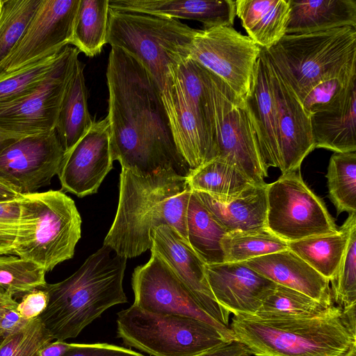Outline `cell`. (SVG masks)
Returning a JSON list of instances; mask_svg holds the SVG:
<instances>
[{
	"label": "cell",
	"mask_w": 356,
	"mask_h": 356,
	"mask_svg": "<svg viewBox=\"0 0 356 356\" xmlns=\"http://www.w3.org/2000/svg\"><path fill=\"white\" fill-rule=\"evenodd\" d=\"M108 61L113 160L141 177L161 170L186 177L191 169L176 147L160 92L147 70L117 47H111Z\"/></svg>",
	"instance_id": "cell-1"
},
{
	"label": "cell",
	"mask_w": 356,
	"mask_h": 356,
	"mask_svg": "<svg viewBox=\"0 0 356 356\" xmlns=\"http://www.w3.org/2000/svg\"><path fill=\"white\" fill-rule=\"evenodd\" d=\"M191 191L186 177L174 171L141 177L122 168L118 209L103 245L127 259L135 257L151 248V233L162 225L174 227L187 240Z\"/></svg>",
	"instance_id": "cell-2"
},
{
	"label": "cell",
	"mask_w": 356,
	"mask_h": 356,
	"mask_svg": "<svg viewBox=\"0 0 356 356\" xmlns=\"http://www.w3.org/2000/svg\"><path fill=\"white\" fill-rule=\"evenodd\" d=\"M126 263L103 245L71 276L41 289L48 302L39 317L53 339L75 338L106 309L127 302L122 286Z\"/></svg>",
	"instance_id": "cell-3"
},
{
	"label": "cell",
	"mask_w": 356,
	"mask_h": 356,
	"mask_svg": "<svg viewBox=\"0 0 356 356\" xmlns=\"http://www.w3.org/2000/svg\"><path fill=\"white\" fill-rule=\"evenodd\" d=\"M229 328L234 339L255 356H342L356 345L339 308L314 318L268 319L234 315Z\"/></svg>",
	"instance_id": "cell-4"
},
{
	"label": "cell",
	"mask_w": 356,
	"mask_h": 356,
	"mask_svg": "<svg viewBox=\"0 0 356 356\" xmlns=\"http://www.w3.org/2000/svg\"><path fill=\"white\" fill-rule=\"evenodd\" d=\"M196 31L179 19L109 8L106 44L140 60L156 83L168 113L170 69L189 57Z\"/></svg>",
	"instance_id": "cell-5"
},
{
	"label": "cell",
	"mask_w": 356,
	"mask_h": 356,
	"mask_svg": "<svg viewBox=\"0 0 356 356\" xmlns=\"http://www.w3.org/2000/svg\"><path fill=\"white\" fill-rule=\"evenodd\" d=\"M264 49L300 102L323 80L356 75V29L351 26L286 34Z\"/></svg>",
	"instance_id": "cell-6"
},
{
	"label": "cell",
	"mask_w": 356,
	"mask_h": 356,
	"mask_svg": "<svg viewBox=\"0 0 356 356\" xmlns=\"http://www.w3.org/2000/svg\"><path fill=\"white\" fill-rule=\"evenodd\" d=\"M20 217L13 254L45 272L73 257L81 234V218L74 200L62 191L21 195Z\"/></svg>",
	"instance_id": "cell-7"
},
{
	"label": "cell",
	"mask_w": 356,
	"mask_h": 356,
	"mask_svg": "<svg viewBox=\"0 0 356 356\" xmlns=\"http://www.w3.org/2000/svg\"><path fill=\"white\" fill-rule=\"evenodd\" d=\"M170 72L167 115L176 147L193 170L218 156L209 73L190 57L172 66Z\"/></svg>",
	"instance_id": "cell-8"
},
{
	"label": "cell",
	"mask_w": 356,
	"mask_h": 356,
	"mask_svg": "<svg viewBox=\"0 0 356 356\" xmlns=\"http://www.w3.org/2000/svg\"><path fill=\"white\" fill-rule=\"evenodd\" d=\"M117 337L152 356H195L230 341L200 320L151 313L134 305L118 313Z\"/></svg>",
	"instance_id": "cell-9"
},
{
	"label": "cell",
	"mask_w": 356,
	"mask_h": 356,
	"mask_svg": "<svg viewBox=\"0 0 356 356\" xmlns=\"http://www.w3.org/2000/svg\"><path fill=\"white\" fill-rule=\"evenodd\" d=\"M266 227L289 242L337 231L324 202L304 182L300 170L267 184Z\"/></svg>",
	"instance_id": "cell-10"
},
{
	"label": "cell",
	"mask_w": 356,
	"mask_h": 356,
	"mask_svg": "<svg viewBox=\"0 0 356 356\" xmlns=\"http://www.w3.org/2000/svg\"><path fill=\"white\" fill-rule=\"evenodd\" d=\"M216 130L217 157L227 160L257 184H264L263 163L256 134L245 102L209 72Z\"/></svg>",
	"instance_id": "cell-11"
},
{
	"label": "cell",
	"mask_w": 356,
	"mask_h": 356,
	"mask_svg": "<svg viewBox=\"0 0 356 356\" xmlns=\"http://www.w3.org/2000/svg\"><path fill=\"white\" fill-rule=\"evenodd\" d=\"M79 51L65 47L51 72L30 92L0 102V128L29 136L55 130L63 95Z\"/></svg>",
	"instance_id": "cell-12"
},
{
	"label": "cell",
	"mask_w": 356,
	"mask_h": 356,
	"mask_svg": "<svg viewBox=\"0 0 356 356\" xmlns=\"http://www.w3.org/2000/svg\"><path fill=\"white\" fill-rule=\"evenodd\" d=\"M261 48L229 26L197 30L189 57L220 78L245 102Z\"/></svg>",
	"instance_id": "cell-13"
},
{
	"label": "cell",
	"mask_w": 356,
	"mask_h": 356,
	"mask_svg": "<svg viewBox=\"0 0 356 356\" xmlns=\"http://www.w3.org/2000/svg\"><path fill=\"white\" fill-rule=\"evenodd\" d=\"M131 285L133 305L138 307L157 314L200 320L216 327L227 341L235 340L229 327L218 323L200 306L189 289L156 253L151 252L149 261L135 268Z\"/></svg>",
	"instance_id": "cell-14"
},
{
	"label": "cell",
	"mask_w": 356,
	"mask_h": 356,
	"mask_svg": "<svg viewBox=\"0 0 356 356\" xmlns=\"http://www.w3.org/2000/svg\"><path fill=\"white\" fill-rule=\"evenodd\" d=\"M79 2L42 0L22 36L0 64V74L56 54L70 45Z\"/></svg>",
	"instance_id": "cell-15"
},
{
	"label": "cell",
	"mask_w": 356,
	"mask_h": 356,
	"mask_svg": "<svg viewBox=\"0 0 356 356\" xmlns=\"http://www.w3.org/2000/svg\"><path fill=\"white\" fill-rule=\"evenodd\" d=\"M64 155L55 130L22 137L0 153V181L21 195L35 193L58 175Z\"/></svg>",
	"instance_id": "cell-16"
},
{
	"label": "cell",
	"mask_w": 356,
	"mask_h": 356,
	"mask_svg": "<svg viewBox=\"0 0 356 356\" xmlns=\"http://www.w3.org/2000/svg\"><path fill=\"white\" fill-rule=\"evenodd\" d=\"M107 117L93 122L87 134L62 161L58 176L62 191L79 197L96 193L113 168Z\"/></svg>",
	"instance_id": "cell-17"
},
{
	"label": "cell",
	"mask_w": 356,
	"mask_h": 356,
	"mask_svg": "<svg viewBox=\"0 0 356 356\" xmlns=\"http://www.w3.org/2000/svg\"><path fill=\"white\" fill-rule=\"evenodd\" d=\"M150 236L151 252L156 253L168 264L209 315L229 327L230 314L215 300L207 280L206 264L187 240L168 225L156 227Z\"/></svg>",
	"instance_id": "cell-18"
},
{
	"label": "cell",
	"mask_w": 356,
	"mask_h": 356,
	"mask_svg": "<svg viewBox=\"0 0 356 356\" xmlns=\"http://www.w3.org/2000/svg\"><path fill=\"white\" fill-rule=\"evenodd\" d=\"M266 59L277 107L280 170L284 175L300 170L305 158L315 149L311 115L267 56Z\"/></svg>",
	"instance_id": "cell-19"
},
{
	"label": "cell",
	"mask_w": 356,
	"mask_h": 356,
	"mask_svg": "<svg viewBox=\"0 0 356 356\" xmlns=\"http://www.w3.org/2000/svg\"><path fill=\"white\" fill-rule=\"evenodd\" d=\"M205 274L216 302L234 315H255L277 285L244 262L205 264Z\"/></svg>",
	"instance_id": "cell-20"
},
{
	"label": "cell",
	"mask_w": 356,
	"mask_h": 356,
	"mask_svg": "<svg viewBox=\"0 0 356 356\" xmlns=\"http://www.w3.org/2000/svg\"><path fill=\"white\" fill-rule=\"evenodd\" d=\"M245 105L257 138L266 168L280 167L276 97L265 51L261 48Z\"/></svg>",
	"instance_id": "cell-21"
},
{
	"label": "cell",
	"mask_w": 356,
	"mask_h": 356,
	"mask_svg": "<svg viewBox=\"0 0 356 356\" xmlns=\"http://www.w3.org/2000/svg\"><path fill=\"white\" fill-rule=\"evenodd\" d=\"M243 262L277 284L301 292L327 305H334L330 282L289 249Z\"/></svg>",
	"instance_id": "cell-22"
},
{
	"label": "cell",
	"mask_w": 356,
	"mask_h": 356,
	"mask_svg": "<svg viewBox=\"0 0 356 356\" xmlns=\"http://www.w3.org/2000/svg\"><path fill=\"white\" fill-rule=\"evenodd\" d=\"M108 5L114 10L197 20L203 29L232 27L236 17L232 0H108Z\"/></svg>",
	"instance_id": "cell-23"
},
{
	"label": "cell",
	"mask_w": 356,
	"mask_h": 356,
	"mask_svg": "<svg viewBox=\"0 0 356 356\" xmlns=\"http://www.w3.org/2000/svg\"><path fill=\"white\" fill-rule=\"evenodd\" d=\"M315 148L356 152V79L332 103L311 113Z\"/></svg>",
	"instance_id": "cell-24"
},
{
	"label": "cell",
	"mask_w": 356,
	"mask_h": 356,
	"mask_svg": "<svg viewBox=\"0 0 356 356\" xmlns=\"http://www.w3.org/2000/svg\"><path fill=\"white\" fill-rule=\"evenodd\" d=\"M266 183L231 197L193 192L214 220L228 233L266 227Z\"/></svg>",
	"instance_id": "cell-25"
},
{
	"label": "cell",
	"mask_w": 356,
	"mask_h": 356,
	"mask_svg": "<svg viewBox=\"0 0 356 356\" xmlns=\"http://www.w3.org/2000/svg\"><path fill=\"white\" fill-rule=\"evenodd\" d=\"M286 34H306L344 26L356 29L355 0H289Z\"/></svg>",
	"instance_id": "cell-26"
},
{
	"label": "cell",
	"mask_w": 356,
	"mask_h": 356,
	"mask_svg": "<svg viewBox=\"0 0 356 356\" xmlns=\"http://www.w3.org/2000/svg\"><path fill=\"white\" fill-rule=\"evenodd\" d=\"M235 9L248 36L262 49L270 48L286 34L289 0H237Z\"/></svg>",
	"instance_id": "cell-27"
},
{
	"label": "cell",
	"mask_w": 356,
	"mask_h": 356,
	"mask_svg": "<svg viewBox=\"0 0 356 356\" xmlns=\"http://www.w3.org/2000/svg\"><path fill=\"white\" fill-rule=\"evenodd\" d=\"M83 68L78 58L66 87L55 127L65 154L87 134L94 122L88 107Z\"/></svg>",
	"instance_id": "cell-28"
},
{
	"label": "cell",
	"mask_w": 356,
	"mask_h": 356,
	"mask_svg": "<svg viewBox=\"0 0 356 356\" xmlns=\"http://www.w3.org/2000/svg\"><path fill=\"white\" fill-rule=\"evenodd\" d=\"M355 225V213H350L337 232L289 242V249L330 282L337 275Z\"/></svg>",
	"instance_id": "cell-29"
},
{
	"label": "cell",
	"mask_w": 356,
	"mask_h": 356,
	"mask_svg": "<svg viewBox=\"0 0 356 356\" xmlns=\"http://www.w3.org/2000/svg\"><path fill=\"white\" fill-rule=\"evenodd\" d=\"M186 228L188 244L206 264L224 262L222 241L227 232L192 191L187 204Z\"/></svg>",
	"instance_id": "cell-30"
},
{
	"label": "cell",
	"mask_w": 356,
	"mask_h": 356,
	"mask_svg": "<svg viewBox=\"0 0 356 356\" xmlns=\"http://www.w3.org/2000/svg\"><path fill=\"white\" fill-rule=\"evenodd\" d=\"M186 177L191 191L218 196H236L258 185L234 164L220 157L191 170Z\"/></svg>",
	"instance_id": "cell-31"
},
{
	"label": "cell",
	"mask_w": 356,
	"mask_h": 356,
	"mask_svg": "<svg viewBox=\"0 0 356 356\" xmlns=\"http://www.w3.org/2000/svg\"><path fill=\"white\" fill-rule=\"evenodd\" d=\"M108 0H80L70 44L86 56L94 57L106 44Z\"/></svg>",
	"instance_id": "cell-32"
},
{
	"label": "cell",
	"mask_w": 356,
	"mask_h": 356,
	"mask_svg": "<svg viewBox=\"0 0 356 356\" xmlns=\"http://www.w3.org/2000/svg\"><path fill=\"white\" fill-rule=\"evenodd\" d=\"M340 307L327 305L294 289L277 284L255 315L261 318H307L326 316Z\"/></svg>",
	"instance_id": "cell-33"
},
{
	"label": "cell",
	"mask_w": 356,
	"mask_h": 356,
	"mask_svg": "<svg viewBox=\"0 0 356 356\" xmlns=\"http://www.w3.org/2000/svg\"><path fill=\"white\" fill-rule=\"evenodd\" d=\"M224 262H243L289 249L288 243L266 227L225 234L222 241Z\"/></svg>",
	"instance_id": "cell-34"
},
{
	"label": "cell",
	"mask_w": 356,
	"mask_h": 356,
	"mask_svg": "<svg viewBox=\"0 0 356 356\" xmlns=\"http://www.w3.org/2000/svg\"><path fill=\"white\" fill-rule=\"evenodd\" d=\"M326 178L329 197L337 213H356V152H334Z\"/></svg>",
	"instance_id": "cell-35"
},
{
	"label": "cell",
	"mask_w": 356,
	"mask_h": 356,
	"mask_svg": "<svg viewBox=\"0 0 356 356\" xmlns=\"http://www.w3.org/2000/svg\"><path fill=\"white\" fill-rule=\"evenodd\" d=\"M42 0H0V64L24 33Z\"/></svg>",
	"instance_id": "cell-36"
},
{
	"label": "cell",
	"mask_w": 356,
	"mask_h": 356,
	"mask_svg": "<svg viewBox=\"0 0 356 356\" xmlns=\"http://www.w3.org/2000/svg\"><path fill=\"white\" fill-rule=\"evenodd\" d=\"M45 274L31 261L13 254L0 255V288L13 296L43 288L47 284Z\"/></svg>",
	"instance_id": "cell-37"
},
{
	"label": "cell",
	"mask_w": 356,
	"mask_h": 356,
	"mask_svg": "<svg viewBox=\"0 0 356 356\" xmlns=\"http://www.w3.org/2000/svg\"><path fill=\"white\" fill-rule=\"evenodd\" d=\"M64 49L16 70L0 74V102L24 95L38 86L56 65Z\"/></svg>",
	"instance_id": "cell-38"
},
{
	"label": "cell",
	"mask_w": 356,
	"mask_h": 356,
	"mask_svg": "<svg viewBox=\"0 0 356 356\" xmlns=\"http://www.w3.org/2000/svg\"><path fill=\"white\" fill-rule=\"evenodd\" d=\"M52 340L38 316L3 338L0 356H40L41 349Z\"/></svg>",
	"instance_id": "cell-39"
},
{
	"label": "cell",
	"mask_w": 356,
	"mask_h": 356,
	"mask_svg": "<svg viewBox=\"0 0 356 356\" xmlns=\"http://www.w3.org/2000/svg\"><path fill=\"white\" fill-rule=\"evenodd\" d=\"M330 282L333 304L342 309L356 305V225L351 229L337 275Z\"/></svg>",
	"instance_id": "cell-40"
},
{
	"label": "cell",
	"mask_w": 356,
	"mask_h": 356,
	"mask_svg": "<svg viewBox=\"0 0 356 356\" xmlns=\"http://www.w3.org/2000/svg\"><path fill=\"white\" fill-rule=\"evenodd\" d=\"M356 75L347 78L325 79L314 86L301 102L305 109L310 114L316 109L329 104L342 95Z\"/></svg>",
	"instance_id": "cell-41"
},
{
	"label": "cell",
	"mask_w": 356,
	"mask_h": 356,
	"mask_svg": "<svg viewBox=\"0 0 356 356\" xmlns=\"http://www.w3.org/2000/svg\"><path fill=\"white\" fill-rule=\"evenodd\" d=\"M17 306L18 302L13 296L0 288V332L2 338L18 331L29 321L20 316Z\"/></svg>",
	"instance_id": "cell-42"
},
{
	"label": "cell",
	"mask_w": 356,
	"mask_h": 356,
	"mask_svg": "<svg viewBox=\"0 0 356 356\" xmlns=\"http://www.w3.org/2000/svg\"><path fill=\"white\" fill-rule=\"evenodd\" d=\"M63 356H145L130 348L108 344L73 343Z\"/></svg>",
	"instance_id": "cell-43"
},
{
	"label": "cell",
	"mask_w": 356,
	"mask_h": 356,
	"mask_svg": "<svg viewBox=\"0 0 356 356\" xmlns=\"http://www.w3.org/2000/svg\"><path fill=\"white\" fill-rule=\"evenodd\" d=\"M48 302L47 293L43 289H35L26 293L20 302L17 311L26 321L40 316L46 309Z\"/></svg>",
	"instance_id": "cell-44"
},
{
	"label": "cell",
	"mask_w": 356,
	"mask_h": 356,
	"mask_svg": "<svg viewBox=\"0 0 356 356\" xmlns=\"http://www.w3.org/2000/svg\"><path fill=\"white\" fill-rule=\"evenodd\" d=\"M250 355L248 348L243 343L233 340L195 356H248Z\"/></svg>",
	"instance_id": "cell-45"
},
{
	"label": "cell",
	"mask_w": 356,
	"mask_h": 356,
	"mask_svg": "<svg viewBox=\"0 0 356 356\" xmlns=\"http://www.w3.org/2000/svg\"><path fill=\"white\" fill-rule=\"evenodd\" d=\"M19 198L0 202V224L19 225L20 217Z\"/></svg>",
	"instance_id": "cell-46"
},
{
	"label": "cell",
	"mask_w": 356,
	"mask_h": 356,
	"mask_svg": "<svg viewBox=\"0 0 356 356\" xmlns=\"http://www.w3.org/2000/svg\"><path fill=\"white\" fill-rule=\"evenodd\" d=\"M18 225L0 224V255L13 254Z\"/></svg>",
	"instance_id": "cell-47"
},
{
	"label": "cell",
	"mask_w": 356,
	"mask_h": 356,
	"mask_svg": "<svg viewBox=\"0 0 356 356\" xmlns=\"http://www.w3.org/2000/svg\"><path fill=\"white\" fill-rule=\"evenodd\" d=\"M73 343L64 341L56 340L45 345L40 352V356H63L72 347Z\"/></svg>",
	"instance_id": "cell-48"
},
{
	"label": "cell",
	"mask_w": 356,
	"mask_h": 356,
	"mask_svg": "<svg viewBox=\"0 0 356 356\" xmlns=\"http://www.w3.org/2000/svg\"><path fill=\"white\" fill-rule=\"evenodd\" d=\"M24 136H26L10 132L0 128V153L8 145Z\"/></svg>",
	"instance_id": "cell-49"
},
{
	"label": "cell",
	"mask_w": 356,
	"mask_h": 356,
	"mask_svg": "<svg viewBox=\"0 0 356 356\" xmlns=\"http://www.w3.org/2000/svg\"><path fill=\"white\" fill-rule=\"evenodd\" d=\"M20 196L21 194L0 181V202L14 200L18 199Z\"/></svg>",
	"instance_id": "cell-50"
},
{
	"label": "cell",
	"mask_w": 356,
	"mask_h": 356,
	"mask_svg": "<svg viewBox=\"0 0 356 356\" xmlns=\"http://www.w3.org/2000/svg\"><path fill=\"white\" fill-rule=\"evenodd\" d=\"M342 356H356V345L353 346L346 353Z\"/></svg>",
	"instance_id": "cell-51"
},
{
	"label": "cell",
	"mask_w": 356,
	"mask_h": 356,
	"mask_svg": "<svg viewBox=\"0 0 356 356\" xmlns=\"http://www.w3.org/2000/svg\"><path fill=\"white\" fill-rule=\"evenodd\" d=\"M2 339H3V338L1 337H0V345H1V342H2Z\"/></svg>",
	"instance_id": "cell-52"
},
{
	"label": "cell",
	"mask_w": 356,
	"mask_h": 356,
	"mask_svg": "<svg viewBox=\"0 0 356 356\" xmlns=\"http://www.w3.org/2000/svg\"><path fill=\"white\" fill-rule=\"evenodd\" d=\"M0 337H2V335H1V332H0Z\"/></svg>",
	"instance_id": "cell-53"
}]
</instances>
